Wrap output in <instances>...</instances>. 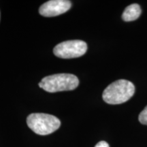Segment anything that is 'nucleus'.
<instances>
[{"label": "nucleus", "mask_w": 147, "mask_h": 147, "mask_svg": "<svg viewBox=\"0 0 147 147\" xmlns=\"http://www.w3.org/2000/svg\"><path fill=\"white\" fill-rule=\"evenodd\" d=\"M138 119L141 123L147 125V106L145 107L144 109L140 113Z\"/></svg>", "instance_id": "0eeeda50"}, {"label": "nucleus", "mask_w": 147, "mask_h": 147, "mask_svg": "<svg viewBox=\"0 0 147 147\" xmlns=\"http://www.w3.org/2000/svg\"><path fill=\"white\" fill-rule=\"evenodd\" d=\"M95 147H110L109 144L105 141H100V142H98L95 145Z\"/></svg>", "instance_id": "6e6552de"}, {"label": "nucleus", "mask_w": 147, "mask_h": 147, "mask_svg": "<svg viewBox=\"0 0 147 147\" xmlns=\"http://www.w3.org/2000/svg\"><path fill=\"white\" fill-rule=\"evenodd\" d=\"M79 84L77 76L71 74H56L42 79L39 87L49 93L71 91Z\"/></svg>", "instance_id": "f03ea898"}, {"label": "nucleus", "mask_w": 147, "mask_h": 147, "mask_svg": "<svg viewBox=\"0 0 147 147\" xmlns=\"http://www.w3.org/2000/svg\"><path fill=\"white\" fill-rule=\"evenodd\" d=\"M142 10L138 3H133L129 5L125 9L122 14V18L124 21L129 22L138 19L140 16Z\"/></svg>", "instance_id": "423d86ee"}, {"label": "nucleus", "mask_w": 147, "mask_h": 147, "mask_svg": "<svg viewBox=\"0 0 147 147\" xmlns=\"http://www.w3.org/2000/svg\"><path fill=\"white\" fill-rule=\"evenodd\" d=\"M71 6L70 1L67 0H51L42 4L39 12L45 17H52L67 12Z\"/></svg>", "instance_id": "39448f33"}, {"label": "nucleus", "mask_w": 147, "mask_h": 147, "mask_svg": "<svg viewBox=\"0 0 147 147\" xmlns=\"http://www.w3.org/2000/svg\"><path fill=\"white\" fill-rule=\"evenodd\" d=\"M87 51V45L82 40H69L61 42L54 48L55 56L62 59L80 57Z\"/></svg>", "instance_id": "20e7f679"}, {"label": "nucleus", "mask_w": 147, "mask_h": 147, "mask_svg": "<svg viewBox=\"0 0 147 147\" xmlns=\"http://www.w3.org/2000/svg\"><path fill=\"white\" fill-rule=\"evenodd\" d=\"M27 125L38 135L46 136L59 128L61 121L55 116L45 113H32L27 118Z\"/></svg>", "instance_id": "7ed1b4c3"}, {"label": "nucleus", "mask_w": 147, "mask_h": 147, "mask_svg": "<svg viewBox=\"0 0 147 147\" xmlns=\"http://www.w3.org/2000/svg\"><path fill=\"white\" fill-rule=\"evenodd\" d=\"M135 93V87L131 82L121 79L108 86L102 94V98L109 104H120L126 102Z\"/></svg>", "instance_id": "f257e3e1"}]
</instances>
